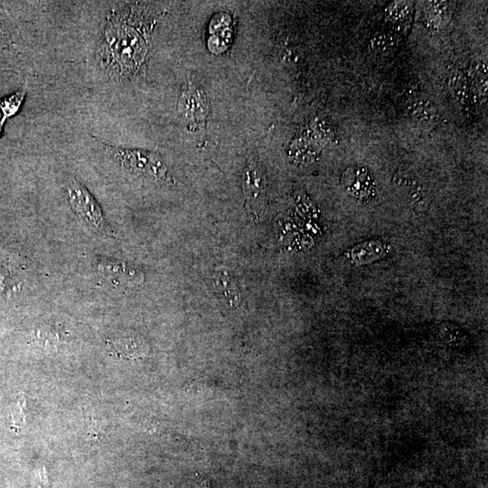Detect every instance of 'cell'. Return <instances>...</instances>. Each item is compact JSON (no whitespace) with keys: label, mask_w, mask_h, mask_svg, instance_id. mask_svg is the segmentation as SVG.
<instances>
[{"label":"cell","mask_w":488,"mask_h":488,"mask_svg":"<svg viewBox=\"0 0 488 488\" xmlns=\"http://www.w3.org/2000/svg\"><path fill=\"white\" fill-rule=\"evenodd\" d=\"M197 486L198 488H214L209 480H204V478H202V480L198 481Z\"/></svg>","instance_id":"cell-18"},{"label":"cell","mask_w":488,"mask_h":488,"mask_svg":"<svg viewBox=\"0 0 488 488\" xmlns=\"http://www.w3.org/2000/svg\"><path fill=\"white\" fill-rule=\"evenodd\" d=\"M410 116L421 123H433L437 120L436 106L425 98L413 99L408 105Z\"/></svg>","instance_id":"cell-11"},{"label":"cell","mask_w":488,"mask_h":488,"mask_svg":"<svg viewBox=\"0 0 488 488\" xmlns=\"http://www.w3.org/2000/svg\"><path fill=\"white\" fill-rule=\"evenodd\" d=\"M387 253L385 245L380 242H370L359 245L351 251L350 257L356 264H365L380 259Z\"/></svg>","instance_id":"cell-10"},{"label":"cell","mask_w":488,"mask_h":488,"mask_svg":"<svg viewBox=\"0 0 488 488\" xmlns=\"http://www.w3.org/2000/svg\"><path fill=\"white\" fill-rule=\"evenodd\" d=\"M179 110L193 123H204L209 114V104L203 90L188 83L179 99Z\"/></svg>","instance_id":"cell-6"},{"label":"cell","mask_w":488,"mask_h":488,"mask_svg":"<svg viewBox=\"0 0 488 488\" xmlns=\"http://www.w3.org/2000/svg\"><path fill=\"white\" fill-rule=\"evenodd\" d=\"M64 189L71 208L87 225L97 232L111 235L101 205L85 186L71 177L65 182Z\"/></svg>","instance_id":"cell-3"},{"label":"cell","mask_w":488,"mask_h":488,"mask_svg":"<svg viewBox=\"0 0 488 488\" xmlns=\"http://www.w3.org/2000/svg\"><path fill=\"white\" fill-rule=\"evenodd\" d=\"M412 2L398 1L391 3L386 9L388 20L393 22L405 20L412 12Z\"/></svg>","instance_id":"cell-16"},{"label":"cell","mask_w":488,"mask_h":488,"mask_svg":"<svg viewBox=\"0 0 488 488\" xmlns=\"http://www.w3.org/2000/svg\"><path fill=\"white\" fill-rule=\"evenodd\" d=\"M472 76L475 85L477 87L478 92L482 95L487 93V67L483 62L478 61L472 67Z\"/></svg>","instance_id":"cell-17"},{"label":"cell","mask_w":488,"mask_h":488,"mask_svg":"<svg viewBox=\"0 0 488 488\" xmlns=\"http://www.w3.org/2000/svg\"><path fill=\"white\" fill-rule=\"evenodd\" d=\"M213 286L216 293L222 298L231 309L240 306L242 293L237 281L226 272H216L213 277Z\"/></svg>","instance_id":"cell-7"},{"label":"cell","mask_w":488,"mask_h":488,"mask_svg":"<svg viewBox=\"0 0 488 488\" xmlns=\"http://www.w3.org/2000/svg\"><path fill=\"white\" fill-rule=\"evenodd\" d=\"M102 149L109 157L130 172L139 174L154 180H166V164L153 152L102 144Z\"/></svg>","instance_id":"cell-2"},{"label":"cell","mask_w":488,"mask_h":488,"mask_svg":"<svg viewBox=\"0 0 488 488\" xmlns=\"http://www.w3.org/2000/svg\"><path fill=\"white\" fill-rule=\"evenodd\" d=\"M26 95L27 86L25 85L23 88L18 90V91L0 99V111H1L2 114L0 124L1 125L4 126L6 121L9 118L14 117L20 111Z\"/></svg>","instance_id":"cell-13"},{"label":"cell","mask_w":488,"mask_h":488,"mask_svg":"<svg viewBox=\"0 0 488 488\" xmlns=\"http://www.w3.org/2000/svg\"><path fill=\"white\" fill-rule=\"evenodd\" d=\"M2 130H3V125H1V124H0V136H1Z\"/></svg>","instance_id":"cell-19"},{"label":"cell","mask_w":488,"mask_h":488,"mask_svg":"<svg viewBox=\"0 0 488 488\" xmlns=\"http://www.w3.org/2000/svg\"><path fill=\"white\" fill-rule=\"evenodd\" d=\"M449 88L454 98L456 99L459 104H467L469 99V87L464 76L459 73L452 74L449 80Z\"/></svg>","instance_id":"cell-15"},{"label":"cell","mask_w":488,"mask_h":488,"mask_svg":"<svg viewBox=\"0 0 488 488\" xmlns=\"http://www.w3.org/2000/svg\"><path fill=\"white\" fill-rule=\"evenodd\" d=\"M155 21L143 6L117 5L105 20L99 48V63L109 78L135 79L142 73Z\"/></svg>","instance_id":"cell-1"},{"label":"cell","mask_w":488,"mask_h":488,"mask_svg":"<svg viewBox=\"0 0 488 488\" xmlns=\"http://www.w3.org/2000/svg\"><path fill=\"white\" fill-rule=\"evenodd\" d=\"M25 284V266L20 262H9L3 270L0 288L3 291H17Z\"/></svg>","instance_id":"cell-12"},{"label":"cell","mask_w":488,"mask_h":488,"mask_svg":"<svg viewBox=\"0 0 488 488\" xmlns=\"http://www.w3.org/2000/svg\"><path fill=\"white\" fill-rule=\"evenodd\" d=\"M397 41L391 34L379 32L372 37L370 48L378 55H388L396 49Z\"/></svg>","instance_id":"cell-14"},{"label":"cell","mask_w":488,"mask_h":488,"mask_svg":"<svg viewBox=\"0 0 488 488\" xmlns=\"http://www.w3.org/2000/svg\"><path fill=\"white\" fill-rule=\"evenodd\" d=\"M97 270L104 278L111 284L136 287L144 281V275L138 269L120 260L102 259L99 260Z\"/></svg>","instance_id":"cell-5"},{"label":"cell","mask_w":488,"mask_h":488,"mask_svg":"<svg viewBox=\"0 0 488 488\" xmlns=\"http://www.w3.org/2000/svg\"><path fill=\"white\" fill-rule=\"evenodd\" d=\"M109 343L111 349L119 356H125L127 358L141 357L145 352L144 343L141 338L136 337L134 335L116 337L113 340L109 341Z\"/></svg>","instance_id":"cell-9"},{"label":"cell","mask_w":488,"mask_h":488,"mask_svg":"<svg viewBox=\"0 0 488 488\" xmlns=\"http://www.w3.org/2000/svg\"><path fill=\"white\" fill-rule=\"evenodd\" d=\"M346 190L356 198H365L372 190V184L368 171L363 167H352L343 176Z\"/></svg>","instance_id":"cell-8"},{"label":"cell","mask_w":488,"mask_h":488,"mask_svg":"<svg viewBox=\"0 0 488 488\" xmlns=\"http://www.w3.org/2000/svg\"><path fill=\"white\" fill-rule=\"evenodd\" d=\"M244 195L249 212L260 218L265 209L267 179L262 165L256 160L249 162L244 174Z\"/></svg>","instance_id":"cell-4"}]
</instances>
